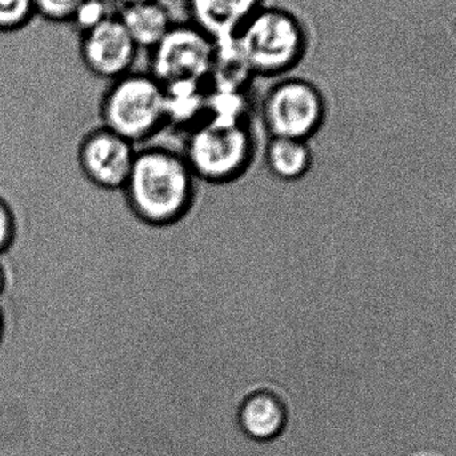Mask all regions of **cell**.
Listing matches in <instances>:
<instances>
[{"instance_id": "obj_1", "label": "cell", "mask_w": 456, "mask_h": 456, "mask_svg": "<svg viewBox=\"0 0 456 456\" xmlns=\"http://www.w3.org/2000/svg\"><path fill=\"white\" fill-rule=\"evenodd\" d=\"M197 178L183 155L162 147L136 152L125 189L134 216L151 227L178 224L194 206Z\"/></svg>"}, {"instance_id": "obj_2", "label": "cell", "mask_w": 456, "mask_h": 456, "mask_svg": "<svg viewBox=\"0 0 456 456\" xmlns=\"http://www.w3.org/2000/svg\"><path fill=\"white\" fill-rule=\"evenodd\" d=\"M231 42L249 75L281 79L305 61L310 32L294 11L265 4Z\"/></svg>"}, {"instance_id": "obj_3", "label": "cell", "mask_w": 456, "mask_h": 456, "mask_svg": "<svg viewBox=\"0 0 456 456\" xmlns=\"http://www.w3.org/2000/svg\"><path fill=\"white\" fill-rule=\"evenodd\" d=\"M103 127L131 143L149 141L168 120L167 93L149 71H131L110 82L98 104Z\"/></svg>"}, {"instance_id": "obj_4", "label": "cell", "mask_w": 456, "mask_h": 456, "mask_svg": "<svg viewBox=\"0 0 456 456\" xmlns=\"http://www.w3.org/2000/svg\"><path fill=\"white\" fill-rule=\"evenodd\" d=\"M254 154V136L243 122L210 118L195 126L183 157L195 178L224 184L246 173Z\"/></svg>"}, {"instance_id": "obj_5", "label": "cell", "mask_w": 456, "mask_h": 456, "mask_svg": "<svg viewBox=\"0 0 456 456\" xmlns=\"http://www.w3.org/2000/svg\"><path fill=\"white\" fill-rule=\"evenodd\" d=\"M260 118L271 136L310 142L326 122V96L313 80L289 75L265 91Z\"/></svg>"}, {"instance_id": "obj_6", "label": "cell", "mask_w": 456, "mask_h": 456, "mask_svg": "<svg viewBox=\"0 0 456 456\" xmlns=\"http://www.w3.org/2000/svg\"><path fill=\"white\" fill-rule=\"evenodd\" d=\"M218 43L191 21L175 23L150 51V74L163 87L202 86L213 77Z\"/></svg>"}, {"instance_id": "obj_7", "label": "cell", "mask_w": 456, "mask_h": 456, "mask_svg": "<svg viewBox=\"0 0 456 456\" xmlns=\"http://www.w3.org/2000/svg\"><path fill=\"white\" fill-rule=\"evenodd\" d=\"M136 152L135 144L99 123L80 144V168L94 186L118 192L127 183Z\"/></svg>"}, {"instance_id": "obj_8", "label": "cell", "mask_w": 456, "mask_h": 456, "mask_svg": "<svg viewBox=\"0 0 456 456\" xmlns=\"http://www.w3.org/2000/svg\"><path fill=\"white\" fill-rule=\"evenodd\" d=\"M79 53L88 72L112 82L134 71L139 48L115 13L80 34Z\"/></svg>"}, {"instance_id": "obj_9", "label": "cell", "mask_w": 456, "mask_h": 456, "mask_svg": "<svg viewBox=\"0 0 456 456\" xmlns=\"http://www.w3.org/2000/svg\"><path fill=\"white\" fill-rule=\"evenodd\" d=\"M265 0H187L190 19L216 43L231 42Z\"/></svg>"}, {"instance_id": "obj_10", "label": "cell", "mask_w": 456, "mask_h": 456, "mask_svg": "<svg viewBox=\"0 0 456 456\" xmlns=\"http://www.w3.org/2000/svg\"><path fill=\"white\" fill-rule=\"evenodd\" d=\"M239 428L255 442H270L281 436L286 425V411L278 396L257 391L247 396L238 412Z\"/></svg>"}, {"instance_id": "obj_11", "label": "cell", "mask_w": 456, "mask_h": 456, "mask_svg": "<svg viewBox=\"0 0 456 456\" xmlns=\"http://www.w3.org/2000/svg\"><path fill=\"white\" fill-rule=\"evenodd\" d=\"M117 13L139 50L151 51L176 23L162 0L122 7Z\"/></svg>"}, {"instance_id": "obj_12", "label": "cell", "mask_w": 456, "mask_h": 456, "mask_svg": "<svg viewBox=\"0 0 456 456\" xmlns=\"http://www.w3.org/2000/svg\"><path fill=\"white\" fill-rule=\"evenodd\" d=\"M265 159L271 175L279 181L297 182L310 173L313 150L310 142L271 136Z\"/></svg>"}, {"instance_id": "obj_13", "label": "cell", "mask_w": 456, "mask_h": 456, "mask_svg": "<svg viewBox=\"0 0 456 456\" xmlns=\"http://www.w3.org/2000/svg\"><path fill=\"white\" fill-rule=\"evenodd\" d=\"M34 16V0H0V32L18 31Z\"/></svg>"}, {"instance_id": "obj_14", "label": "cell", "mask_w": 456, "mask_h": 456, "mask_svg": "<svg viewBox=\"0 0 456 456\" xmlns=\"http://www.w3.org/2000/svg\"><path fill=\"white\" fill-rule=\"evenodd\" d=\"M117 12V5L112 0H85L77 8L71 23H74L82 34Z\"/></svg>"}, {"instance_id": "obj_15", "label": "cell", "mask_w": 456, "mask_h": 456, "mask_svg": "<svg viewBox=\"0 0 456 456\" xmlns=\"http://www.w3.org/2000/svg\"><path fill=\"white\" fill-rule=\"evenodd\" d=\"M85 0H34L35 15L51 23H71Z\"/></svg>"}, {"instance_id": "obj_16", "label": "cell", "mask_w": 456, "mask_h": 456, "mask_svg": "<svg viewBox=\"0 0 456 456\" xmlns=\"http://www.w3.org/2000/svg\"><path fill=\"white\" fill-rule=\"evenodd\" d=\"M13 235V221L11 211L4 202L0 200V252L7 248Z\"/></svg>"}, {"instance_id": "obj_17", "label": "cell", "mask_w": 456, "mask_h": 456, "mask_svg": "<svg viewBox=\"0 0 456 456\" xmlns=\"http://www.w3.org/2000/svg\"><path fill=\"white\" fill-rule=\"evenodd\" d=\"M112 2L119 10L122 7H128V5L142 4V3L154 2V0H112Z\"/></svg>"}, {"instance_id": "obj_18", "label": "cell", "mask_w": 456, "mask_h": 456, "mask_svg": "<svg viewBox=\"0 0 456 456\" xmlns=\"http://www.w3.org/2000/svg\"><path fill=\"white\" fill-rule=\"evenodd\" d=\"M3 281H4V278H3L2 265H0V292H2L3 289Z\"/></svg>"}, {"instance_id": "obj_19", "label": "cell", "mask_w": 456, "mask_h": 456, "mask_svg": "<svg viewBox=\"0 0 456 456\" xmlns=\"http://www.w3.org/2000/svg\"><path fill=\"white\" fill-rule=\"evenodd\" d=\"M0 334H2V316H0Z\"/></svg>"}]
</instances>
